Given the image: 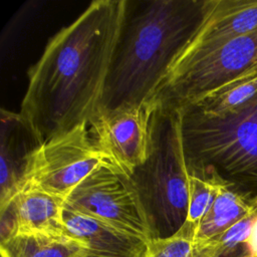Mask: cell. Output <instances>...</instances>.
Returning <instances> with one entry per match:
<instances>
[{
  "label": "cell",
  "mask_w": 257,
  "mask_h": 257,
  "mask_svg": "<svg viewBox=\"0 0 257 257\" xmlns=\"http://www.w3.org/2000/svg\"><path fill=\"white\" fill-rule=\"evenodd\" d=\"M127 7V0L92 1L29 67L19 114L38 145L98 112Z\"/></svg>",
  "instance_id": "obj_1"
},
{
  "label": "cell",
  "mask_w": 257,
  "mask_h": 257,
  "mask_svg": "<svg viewBox=\"0 0 257 257\" xmlns=\"http://www.w3.org/2000/svg\"><path fill=\"white\" fill-rule=\"evenodd\" d=\"M128 1L99 110L141 105L198 32L205 0Z\"/></svg>",
  "instance_id": "obj_2"
},
{
  "label": "cell",
  "mask_w": 257,
  "mask_h": 257,
  "mask_svg": "<svg viewBox=\"0 0 257 257\" xmlns=\"http://www.w3.org/2000/svg\"><path fill=\"white\" fill-rule=\"evenodd\" d=\"M183 138L189 167L216 173L257 203V95L221 115L184 109Z\"/></svg>",
  "instance_id": "obj_3"
},
{
  "label": "cell",
  "mask_w": 257,
  "mask_h": 257,
  "mask_svg": "<svg viewBox=\"0 0 257 257\" xmlns=\"http://www.w3.org/2000/svg\"><path fill=\"white\" fill-rule=\"evenodd\" d=\"M131 177L141 196L151 240L167 238L179 231L187 221L189 210L183 110L157 105L150 156Z\"/></svg>",
  "instance_id": "obj_4"
},
{
  "label": "cell",
  "mask_w": 257,
  "mask_h": 257,
  "mask_svg": "<svg viewBox=\"0 0 257 257\" xmlns=\"http://www.w3.org/2000/svg\"><path fill=\"white\" fill-rule=\"evenodd\" d=\"M257 68V28L175 65L151 101L184 110Z\"/></svg>",
  "instance_id": "obj_5"
},
{
  "label": "cell",
  "mask_w": 257,
  "mask_h": 257,
  "mask_svg": "<svg viewBox=\"0 0 257 257\" xmlns=\"http://www.w3.org/2000/svg\"><path fill=\"white\" fill-rule=\"evenodd\" d=\"M104 164L111 163L97 148L89 124L81 123L38 145L29 154L19 191L31 188L65 200Z\"/></svg>",
  "instance_id": "obj_6"
},
{
  "label": "cell",
  "mask_w": 257,
  "mask_h": 257,
  "mask_svg": "<svg viewBox=\"0 0 257 257\" xmlns=\"http://www.w3.org/2000/svg\"><path fill=\"white\" fill-rule=\"evenodd\" d=\"M64 207L151 241L150 226L132 177L112 164L88 175L65 199Z\"/></svg>",
  "instance_id": "obj_7"
},
{
  "label": "cell",
  "mask_w": 257,
  "mask_h": 257,
  "mask_svg": "<svg viewBox=\"0 0 257 257\" xmlns=\"http://www.w3.org/2000/svg\"><path fill=\"white\" fill-rule=\"evenodd\" d=\"M156 109L157 104L148 101L136 106L98 110L89 122L91 137L103 156L130 176L150 156Z\"/></svg>",
  "instance_id": "obj_8"
},
{
  "label": "cell",
  "mask_w": 257,
  "mask_h": 257,
  "mask_svg": "<svg viewBox=\"0 0 257 257\" xmlns=\"http://www.w3.org/2000/svg\"><path fill=\"white\" fill-rule=\"evenodd\" d=\"M65 200L45 192L23 188L2 209L0 240L15 235H63Z\"/></svg>",
  "instance_id": "obj_9"
},
{
  "label": "cell",
  "mask_w": 257,
  "mask_h": 257,
  "mask_svg": "<svg viewBox=\"0 0 257 257\" xmlns=\"http://www.w3.org/2000/svg\"><path fill=\"white\" fill-rule=\"evenodd\" d=\"M256 28L257 0H205L204 20L173 67Z\"/></svg>",
  "instance_id": "obj_10"
},
{
  "label": "cell",
  "mask_w": 257,
  "mask_h": 257,
  "mask_svg": "<svg viewBox=\"0 0 257 257\" xmlns=\"http://www.w3.org/2000/svg\"><path fill=\"white\" fill-rule=\"evenodd\" d=\"M63 217L68 232L85 244L80 257H148L145 239L65 207Z\"/></svg>",
  "instance_id": "obj_11"
},
{
  "label": "cell",
  "mask_w": 257,
  "mask_h": 257,
  "mask_svg": "<svg viewBox=\"0 0 257 257\" xmlns=\"http://www.w3.org/2000/svg\"><path fill=\"white\" fill-rule=\"evenodd\" d=\"M0 209L19 191L29 154L38 146L19 112L1 109Z\"/></svg>",
  "instance_id": "obj_12"
},
{
  "label": "cell",
  "mask_w": 257,
  "mask_h": 257,
  "mask_svg": "<svg viewBox=\"0 0 257 257\" xmlns=\"http://www.w3.org/2000/svg\"><path fill=\"white\" fill-rule=\"evenodd\" d=\"M257 213L255 200L232 185H226L217 196L214 204L200 221L195 243L213 239L246 216Z\"/></svg>",
  "instance_id": "obj_13"
},
{
  "label": "cell",
  "mask_w": 257,
  "mask_h": 257,
  "mask_svg": "<svg viewBox=\"0 0 257 257\" xmlns=\"http://www.w3.org/2000/svg\"><path fill=\"white\" fill-rule=\"evenodd\" d=\"M84 247L85 244L69 232L15 235L0 240L2 257H80Z\"/></svg>",
  "instance_id": "obj_14"
},
{
  "label": "cell",
  "mask_w": 257,
  "mask_h": 257,
  "mask_svg": "<svg viewBox=\"0 0 257 257\" xmlns=\"http://www.w3.org/2000/svg\"><path fill=\"white\" fill-rule=\"evenodd\" d=\"M257 95V68L230 82L191 106L205 115H221L242 106Z\"/></svg>",
  "instance_id": "obj_15"
},
{
  "label": "cell",
  "mask_w": 257,
  "mask_h": 257,
  "mask_svg": "<svg viewBox=\"0 0 257 257\" xmlns=\"http://www.w3.org/2000/svg\"><path fill=\"white\" fill-rule=\"evenodd\" d=\"M188 171L189 210L187 221L199 224L211 209L220 191L229 183L208 169L188 167Z\"/></svg>",
  "instance_id": "obj_16"
},
{
  "label": "cell",
  "mask_w": 257,
  "mask_h": 257,
  "mask_svg": "<svg viewBox=\"0 0 257 257\" xmlns=\"http://www.w3.org/2000/svg\"><path fill=\"white\" fill-rule=\"evenodd\" d=\"M198 225L186 221L172 236L151 240L148 257H191Z\"/></svg>",
  "instance_id": "obj_17"
},
{
  "label": "cell",
  "mask_w": 257,
  "mask_h": 257,
  "mask_svg": "<svg viewBox=\"0 0 257 257\" xmlns=\"http://www.w3.org/2000/svg\"><path fill=\"white\" fill-rule=\"evenodd\" d=\"M191 257H252L247 243H234L223 234L206 242L195 243Z\"/></svg>",
  "instance_id": "obj_18"
},
{
  "label": "cell",
  "mask_w": 257,
  "mask_h": 257,
  "mask_svg": "<svg viewBox=\"0 0 257 257\" xmlns=\"http://www.w3.org/2000/svg\"><path fill=\"white\" fill-rule=\"evenodd\" d=\"M247 244H248L251 256L252 257H257V214L254 218L252 228H251L250 237L248 239Z\"/></svg>",
  "instance_id": "obj_19"
}]
</instances>
